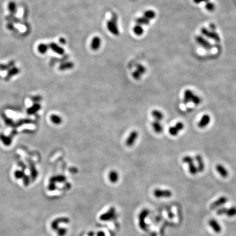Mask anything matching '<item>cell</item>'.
<instances>
[{"label":"cell","mask_w":236,"mask_h":236,"mask_svg":"<svg viewBox=\"0 0 236 236\" xmlns=\"http://www.w3.org/2000/svg\"><path fill=\"white\" fill-rule=\"evenodd\" d=\"M184 128V125L182 122H178L176 125L170 127L168 130V132L171 136H176L178 133Z\"/></svg>","instance_id":"7"},{"label":"cell","mask_w":236,"mask_h":236,"mask_svg":"<svg viewBox=\"0 0 236 236\" xmlns=\"http://www.w3.org/2000/svg\"><path fill=\"white\" fill-rule=\"evenodd\" d=\"M73 66H74V65L72 62H66L60 66L59 69L61 71H65V70L71 69L73 67Z\"/></svg>","instance_id":"22"},{"label":"cell","mask_w":236,"mask_h":236,"mask_svg":"<svg viewBox=\"0 0 236 236\" xmlns=\"http://www.w3.org/2000/svg\"><path fill=\"white\" fill-rule=\"evenodd\" d=\"M133 31L136 35H137L138 36H142L144 33V29L142 25L137 24L134 26L133 29Z\"/></svg>","instance_id":"20"},{"label":"cell","mask_w":236,"mask_h":236,"mask_svg":"<svg viewBox=\"0 0 236 236\" xmlns=\"http://www.w3.org/2000/svg\"><path fill=\"white\" fill-rule=\"evenodd\" d=\"M102 44L101 38L98 36L94 37L91 40V48L93 50L96 51L99 49Z\"/></svg>","instance_id":"11"},{"label":"cell","mask_w":236,"mask_h":236,"mask_svg":"<svg viewBox=\"0 0 236 236\" xmlns=\"http://www.w3.org/2000/svg\"><path fill=\"white\" fill-rule=\"evenodd\" d=\"M191 102L194 105H200L201 103V98L198 96H197V95L195 94L194 96V97H193V98H192V100H191Z\"/></svg>","instance_id":"28"},{"label":"cell","mask_w":236,"mask_h":236,"mask_svg":"<svg viewBox=\"0 0 236 236\" xmlns=\"http://www.w3.org/2000/svg\"><path fill=\"white\" fill-rule=\"evenodd\" d=\"M201 32L204 36L212 39L216 42L220 41V37L219 34L214 31L209 30L206 27H202L201 29Z\"/></svg>","instance_id":"2"},{"label":"cell","mask_w":236,"mask_h":236,"mask_svg":"<svg viewBox=\"0 0 236 236\" xmlns=\"http://www.w3.org/2000/svg\"><path fill=\"white\" fill-rule=\"evenodd\" d=\"M136 71L142 76L147 71V69L145 66L142 64H137L136 65Z\"/></svg>","instance_id":"27"},{"label":"cell","mask_w":236,"mask_h":236,"mask_svg":"<svg viewBox=\"0 0 236 236\" xmlns=\"http://www.w3.org/2000/svg\"><path fill=\"white\" fill-rule=\"evenodd\" d=\"M110 179H111V180L114 181L115 180H117V178H118V174L115 171H112L110 173Z\"/></svg>","instance_id":"30"},{"label":"cell","mask_w":236,"mask_h":236,"mask_svg":"<svg viewBox=\"0 0 236 236\" xmlns=\"http://www.w3.org/2000/svg\"><path fill=\"white\" fill-rule=\"evenodd\" d=\"M208 1H209V0H193L194 2L196 4H200V3H203V2H206Z\"/></svg>","instance_id":"32"},{"label":"cell","mask_w":236,"mask_h":236,"mask_svg":"<svg viewBox=\"0 0 236 236\" xmlns=\"http://www.w3.org/2000/svg\"><path fill=\"white\" fill-rule=\"evenodd\" d=\"M151 126H152V127L154 131H155V132L157 134H160V133H162L164 131L163 126L161 125V124L160 123V121H157V120L154 121L151 123Z\"/></svg>","instance_id":"16"},{"label":"cell","mask_w":236,"mask_h":236,"mask_svg":"<svg viewBox=\"0 0 236 236\" xmlns=\"http://www.w3.org/2000/svg\"><path fill=\"white\" fill-rule=\"evenodd\" d=\"M1 138L2 139V141L3 142V143L6 145H9L11 144V140L10 139V138L4 136H1Z\"/></svg>","instance_id":"29"},{"label":"cell","mask_w":236,"mask_h":236,"mask_svg":"<svg viewBox=\"0 0 236 236\" xmlns=\"http://www.w3.org/2000/svg\"><path fill=\"white\" fill-rule=\"evenodd\" d=\"M40 105H38V104H34L28 109L27 113L29 114H34L36 112L38 111L40 109Z\"/></svg>","instance_id":"24"},{"label":"cell","mask_w":236,"mask_h":236,"mask_svg":"<svg viewBox=\"0 0 236 236\" xmlns=\"http://www.w3.org/2000/svg\"><path fill=\"white\" fill-rule=\"evenodd\" d=\"M132 77L135 79L138 80H139L141 79V77H142V75L137 71H135L133 72V73H132Z\"/></svg>","instance_id":"31"},{"label":"cell","mask_w":236,"mask_h":236,"mask_svg":"<svg viewBox=\"0 0 236 236\" xmlns=\"http://www.w3.org/2000/svg\"><path fill=\"white\" fill-rule=\"evenodd\" d=\"M208 224L210 227L213 229L215 233H220L221 231V226L220 224L215 219H211L209 220Z\"/></svg>","instance_id":"10"},{"label":"cell","mask_w":236,"mask_h":236,"mask_svg":"<svg viewBox=\"0 0 236 236\" xmlns=\"http://www.w3.org/2000/svg\"><path fill=\"white\" fill-rule=\"evenodd\" d=\"M107 27L108 31L113 35L118 36L119 34V29L117 24V17H113L111 19L108 21Z\"/></svg>","instance_id":"1"},{"label":"cell","mask_w":236,"mask_h":236,"mask_svg":"<svg viewBox=\"0 0 236 236\" xmlns=\"http://www.w3.org/2000/svg\"><path fill=\"white\" fill-rule=\"evenodd\" d=\"M195 159L197 163V168L198 169V171L200 172H203L204 170V164L203 158L200 155H197L195 156Z\"/></svg>","instance_id":"17"},{"label":"cell","mask_w":236,"mask_h":236,"mask_svg":"<svg viewBox=\"0 0 236 236\" xmlns=\"http://www.w3.org/2000/svg\"><path fill=\"white\" fill-rule=\"evenodd\" d=\"M205 8L206 9L209 11V12H213L215 9V5L214 3L212 2H210L209 1L206 2L205 4Z\"/></svg>","instance_id":"25"},{"label":"cell","mask_w":236,"mask_h":236,"mask_svg":"<svg viewBox=\"0 0 236 236\" xmlns=\"http://www.w3.org/2000/svg\"><path fill=\"white\" fill-rule=\"evenodd\" d=\"M195 93L190 90H186L184 91V93L183 103L186 105L190 102H191V100L193 98Z\"/></svg>","instance_id":"14"},{"label":"cell","mask_w":236,"mask_h":236,"mask_svg":"<svg viewBox=\"0 0 236 236\" xmlns=\"http://www.w3.org/2000/svg\"><path fill=\"white\" fill-rule=\"evenodd\" d=\"M49 49V46L46 44H40L38 46V49L40 53L41 54H45Z\"/></svg>","instance_id":"26"},{"label":"cell","mask_w":236,"mask_h":236,"mask_svg":"<svg viewBox=\"0 0 236 236\" xmlns=\"http://www.w3.org/2000/svg\"><path fill=\"white\" fill-rule=\"evenodd\" d=\"M136 23L138 25H148L150 24V20L147 19L144 17H142L138 18L136 19Z\"/></svg>","instance_id":"23"},{"label":"cell","mask_w":236,"mask_h":236,"mask_svg":"<svg viewBox=\"0 0 236 236\" xmlns=\"http://www.w3.org/2000/svg\"><path fill=\"white\" fill-rule=\"evenodd\" d=\"M59 42L61 43V44H65L66 43V39L64 38H62V37H61V38H60V39H59Z\"/></svg>","instance_id":"33"},{"label":"cell","mask_w":236,"mask_h":236,"mask_svg":"<svg viewBox=\"0 0 236 236\" xmlns=\"http://www.w3.org/2000/svg\"><path fill=\"white\" fill-rule=\"evenodd\" d=\"M182 161L185 164H188L189 167V171L192 175H195L198 172L196 166L194 163L192 157L190 156H185L182 159Z\"/></svg>","instance_id":"3"},{"label":"cell","mask_w":236,"mask_h":236,"mask_svg":"<svg viewBox=\"0 0 236 236\" xmlns=\"http://www.w3.org/2000/svg\"><path fill=\"white\" fill-rule=\"evenodd\" d=\"M216 214L218 215H226L229 217H233L236 215V207H232L229 208H221L216 211Z\"/></svg>","instance_id":"4"},{"label":"cell","mask_w":236,"mask_h":236,"mask_svg":"<svg viewBox=\"0 0 236 236\" xmlns=\"http://www.w3.org/2000/svg\"><path fill=\"white\" fill-rule=\"evenodd\" d=\"M195 40L197 43L201 46L204 49L209 50L212 49L213 46L206 39L202 36L198 35L195 37Z\"/></svg>","instance_id":"5"},{"label":"cell","mask_w":236,"mask_h":236,"mask_svg":"<svg viewBox=\"0 0 236 236\" xmlns=\"http://www.w3.org/2000/svg\"><path fill=\"white\" fill-rule=\"evenodd\" d=\"M227 198L225 196L220 197V198H217L216 201L213 202L210 205V209H215L217 208L223 206L227 202Z\"/></svg>","instance_id":"9"},{"label":"cell","mask_w":236,"mask_h":236,"mask_svg":"<svg viewBox=\"0 0 236 236\" xmlns=\"http://www.w3.org/2000/svg\"><path fill=\"white\" fill-rule=\"evenodd\" d=\"M210 117L208 114H204L198 123V126L200 129L205 128L209 124L210 121Z\"/></svg>","instance_id":"12"},{"label":"cell","mask_w":236,"mask_h":236,"mask_svg":"<svg viewBox=\"0 0 236 236\" xmlns=\"http://www.w3.org/2000/svg\"><path fill=\"white\" fill-rule=\"evenodd\" d=\"M156 16V12L154 11L150 10V9L145 11L144 12V14H143V17L149 20L155 19Z\"/></svg>","instance_id":"19"},{"label":"cell","mask_w":236,"mask_h":236,"mask_svg":"<svg viewBox=\"0 0 236 236\" xmlns=\"http://www.w3.org/2000/svg\"><path fill=\"white\" fill-rule=\"evenodd\" d=\"M151 115L155 119V120L158 121H160L164 119V115L163 113L157 109H154L151 111Z\"/></svg>","instance_id":"18"},{"label":"cell","mask_w":236,"mask_h":236,"mask_svg":"<svg viewBox=\"0 0 236 236\" xmlns=\"http://www.w3.org/2000/svg\"><path fill=\"white\" fill-rule=\"evenodd\" d=\"M216 170L223 178H226L229 176V172L226 168L221 164H217L216 166Z\"/></svg>","instance_id":"15"},{"label":"cell","mask_w":236,"mask_h":236,"mask_svg":"<svg viewBox=\"0 0 236 236\" xmlns=\"http://www.w3.org/2000/svg\"><path fill=\"white\" fill-rule=\"evenodd\" d=\"M138 136V133L137 131H132L126 141V145L129 147L133 146L135 143L137 139Z\"/></svg>","instance_id":"8"},{"label":"cell","mask_w":236,"mask_h":236,"mask_svg":"<svg viewBox=\"0 0 236 236\" xmlns=\"http://www.w3.org/2000/svg\"><path fill=\"white\" fill-rule=\"evenodd\" d=\"M154 194L157 198H170L172 195V192L167 189H157L154 191Z\"/></svg>","instance_id":"6"},{"label":"cell","mask_w":236,"mask_h":236,"mask_svg":"<svg viewBox=\"0 0 236 236\" xmlns=\"http://www.w3.org/2000/svg\"><path fill=\"white\" fill-rule=\"evenodd\" d=\"M50 120L53 124L55 125L61 124L62 122V119L58 115L56 114H52L50 117Z\"/></svg>","instance_id":"21"},{"label":"cell","mask_w":236,"mask_h":236,"mask_svg":"<svg viewBox=\"0 0 236 236\" xmlns=\"http://www.w3.org/2000/svg\"><path fill=\"white\" fill-rule=\"evenodd\" d=\"M50 48L54 52L59 54V55H63L65 53L64 49L59 44H56V43H51L49 44Z\"/></svg>","instance_id":"13"}]
</instances>
